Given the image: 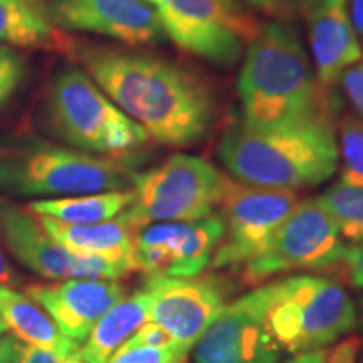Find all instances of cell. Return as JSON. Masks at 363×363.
<instances>
[{"instance_id":"6da1fadb","label":"cell","mask_w":363,"mask_h":363,"mask_svg":"<svg viewBox=\"0 0 363 363\" xmlns=\"http://www.w3.org/2000/svg\"><path fill=\"white\" fill-rule=\"evenodd\" d=\"M74 56L108 98L170 147L206 138L220 113V94L202 71L148 51L76 44Z\"/></svg>"},{"instance_id":"7a4b0ae2","label":"cell","mask_w":363,"mask_h":363,"mask_svg":"<svg viewBox=\"0 0 363 363\" xmlns=\"http://www.w3.org/2000/svg\"><path fill=\"white\" fill-rule=\"evenodd\" d=\"M242 125L272 130L318 115H335L337 99L320 84L291 21H272L247 45L239 74Z\"/></svg>"},{"instance_id":"3957f363","label":"cell","mask_w":363,"mask_h":363,"mask_svg":"<svg viewBox=\"0 0 363 363\" xmlns=\"http://www.w3.org/2000/svg\"><path fill=\"white\" fill-rule=\"evenodd\" d=\"M222 163L249 185L296 190L320 185L337 172L335 115H318L272 130L230 125L219 145Z\"/></svg>"},{"instance_id":"277c9868","label":"cell","mask_w":363,"mask_h":363,"mask_svg":"<svg viewBox=\"0 0 363 363\" xmlns=\"http://www.w3.org/2000/svg\"><path fill=\"white\" fill-rule=\"evenodd\" d=\"M281 350L296 355L326 348L357 326L350 294L337 281L301 274L246 294Z\"/></svg>"},{"instance_id":"5b68a950","label":"cell","mask_w":363,"mask_h":363,"mask_svg":"<svg viewBox=\"0 0 363 363\" xmlns=\"http://www.w3.org/2000/svg\"><path fill=\"white\" fill-rule=\"evenodd\" d=\"M44 113L54 135L86 153L125 157L148 140L147 131L74 65L62 66L54 74Z\"/></svg>"},{"instance_id":"8992f818","label":"cell","mask_w":363,"mask_h":363,"mask_svg":"<svg viewBox=\"0 0 363 363\" xmlns=\"http://www.w3.org/2000/svg\"><path fill=\"white\" fill-rule=\"evenodd\" d=\"M135 160L27 143L0 160V189L17 197L88 195L133 187Z\"/></svg>"},{"instance_id":"52a82bcc","label":"cell","mask_w":363,"mask_h":363,"mask_svg":"<svg viewBox=\"0 0 363 363\" xmlns=\"http://www.w3.org/2000/svg\"><path fill=\"white\" fill-rule=\"evenodd\" d=\"M224 174L201 157L175 153L133 177L135 202L123 216L136 229L153 222L199 220L217 214Z\"/></svg>"},{"instance_id":"ba28073f","label":"cell","mask_w":363,"mask_h":363,"mask_svg":"<svg viewBox=\"0 0 363 363\" xmlns=\"http://www.w3.org/2000/svg\"><path fill=\"white\" fill-rule=\"evenodd\" d=\"M165 35L182 51L229 67L262 30L238 0H153Z\"/></svg>"},{"instance_id":"9c48e42d","label":"cell","mask_w":363,"mask_h":363,"mask_svg":"<svg viewBox=\"0 0 363 363\" xmlns=\"http://www.w3.org/2000/svg\"><path fill=\"white\" fill-rule=\"evenodd\" d=\"M298 202L294 190L257 187L224 174L217 203L224 235L212 257V266L216 269H244L266 251Z\"/></svg>"},{"instance_id":"30bf717a","label":"cell","mask_w":363,"mask_h":363,"mask_svg":"<svg viewBox=\"0 0 363 363\" xmlns=\"http://www.w3.org/2000/svg\"><path fill=\"white\" fill-rule=\"evenodd\" d=\"M345 246L338 225L318 199L298 202L259 257L244 267L247 283H262L294 269H326L342 262Z\"/></svg>"},{"instance_id":"8fae6325","label":"cell","mask_w":363,"mask_h":363,"mask_svg":"<svg viewBox=\"0 0 363 363\" xmlns=\"http://www.w3.org/2000/svg\"><path fill=\"white\" fill-rule=\"evenodd\" d=\"M0 235L22 264L48 279L116 281L133 269L96 254L72 252L49 238L33 212L0 201Z\"/></svg>"},{"instance_id":"7c38bea8","label":"cell","mask_w":363,"mask_h":363,"mask_svg":"<svg viewBox=\"0 0 363 363\" xmlns=\"http://www.w3.org/2000/svg\"><path fill=\"white\" fill-rule=\"evenodd\" d=\"M224 235L219 214L199 220L153 222L136 233L138 269L169 278L199 276Z\"/></svg>"},{"instance_id":"4fadbf2b","label":"cell","mask_w":363,"mask_h":363,"mask_svg":"<svg viewBox=\"0 0 363 363\" xmlns=\"http://www.w3.org/2000/svg\"><path fill=\"white\" fill-rule=\"evenodd\" d=\"M43 12L56 29L104 35L128 48L167 39L157 7L148 0H51Z\"/></svg>"},{"instance_id":"5bb4252c","label":"cell","mask_w":363,"mask_h":363,"mask_svg":"<svg viewBox=\"0 0 363 363\" xmlns=\"http://www.w3.org/2000/svg\"><path fill=\"white\" fill-rule=\"evenodd\" d=\"M145 283L153 294L148 320L189 348L199 342L227 306L224 284L212 276L169 278L148 274Z\"/></svg>"},{"instance_id":"9a60e30c","label":"cell","mask_w":363,"mask_h":363,"mask_svg":"<svg viewBox=\"0 0 363 363\" xmlns=\"http://www.w3.org/2000/svg\"><path fill=\"white\" fill-rule=\"evenodd\" d=\"M195 363H279L281 348L246 296L227 305L194 345Z\"/></svg>"},{"instance_id":"2e32d148","label":"cell","mask_w":363,"mask_h":363,"mask_svg":"<svg viewBox=\"0 0 363 363\" xmlns=\"http://www.w3.org/2000/svg\"><path fill=\"white\" fill-rule=\"evenodd\" d=\"M33 301L45 310L57 330L76 345L83 343L98 320L125 294L116 281L71 279L27 288Z\"/></svg>"},{"instance_id":"e0dca14e","label":"cell","mask_w":363,"mask_h":363,"mask_svg":"<svg viewBox=\"0 0 363 363\" xmlns=\"http://www.w3.org/2000/svg\"><path fill=\"white\" fill-rule=\"evenodd\" d=\"M308 43L321 86L333 89L340 76L363 59V49L345 4L321 7L305 17Z\"/></svg>"},{"instance_id":"ac0fdd59","label":"cell","mask_w":363,"mask_h":363,"mask_svg":"<svg viewBox=\"0 0 363 363\" xmlns=\"http://www.w3.org/2000/svg\"><path fill=\"white\" fill-rule=\"evenodd\" d=\"M45 234L72 252L96 254L138 271L136 233L138 229L121 212L111 220L98 224H66L48 216H35Z\"/></svg>"},{"instance_id":"d6986e66","label":"cell","mask_w":363,"mask_h":363,"mask_svg":"<svg viewBox=\"0 0 363 363\" xmlns=\"http://www.w3.org/2000/svg\"><path fill=\"white\" fill-rule=\"evenodd\" d=\"M0 44L72 54L76 40L56 29L43 7L26 0H0Z\"/></svg>"},{"instance_id":"ffe728a7","label":"cell","mask_w":363,"mask_h":363,"mask_svg":"<svg viewBox=\"0 0 363 363\" xmlns=\"http://www.w3.org/2000/svg\"><path fill=\"white\" fill-rule=\"evenodd\" d=\"M152 299V289L147 283L130 296L121 298L99 318L81 348L96 362L108 363L113 353L148 321Z\"/></svg>"},{"instance_id":"44dd1931","label":"cell","mask_w":363,"mask_h":363,"mask_svg":"<svg viewBox=\"0 0 363 363\" xmlns=\"http://www.w3.org/2000/svg\"><path fill=\"white\" fill-rule=\"evenodd\" d=\"M0 316L7 328H11L22 342L44 348L59 357L69 355L79 347L67 340L51 318L40 311L29 298L6 286H0Z\"/></svg>"},{"instance_id":"7402d4cb","label":"cell","mask_w":363,"mask_h":363,"mask_svg":"<svg viewBox=\"0 0 363 363\" xmlns=\"http://www.w3.org/2000/svg\"><path fill=\"white\" fill-rule=\"evenodd\" d=\"M133 202L135 192L133 189H128L35 201L30 202L27 208L34 216H48L66 224L86 225L115 219Z\"/></svg>"},{"instance_id":"603a6c76","label":"cell","mask_w":363,"mask_h":363,"mask_svg":"<svg viewBox=\"0 0 363 363\" xmlns=\"http://www.w3.org/2000/svg\"><path fill=\"white\" fill-rule=\"evenodd\" d=\"M316 199L333 217L343 240L363 242V189L337 184Z\"/></svg>"},{"instance_id":"cb8c5ba5","label":"cell","mask_w":363,"mask_h":363,"mask_svg":"<svg viewBox=\"0 0 363 363\" xmlns=\"http://www.w3.org/2000/svg\"><path fill=\"white\" fill-rule=\"evenodd\" d=\"M338 158L342 160L340 184L363 189V120L355 113H345L338 123Z\"/></svg>"},{"instance_id":"d4e9b609","label":"cell","mask_w":363,"mask_h":363,"mask_svg":"<svg viewBox=\"0 0 363 363\" xmlns=\"http://www.w3.org/2000/svg\"><path fill=\"white\" fill-rule=\"evenodd\" d=\"M190 348L175 343L172 347H131L121 345L108 363H187Z\"/></svg>"},{"instance_id":"484cf974","label":"cell","mask_w":363,"mask_h":363,"mask_svg":"<svg viewBox=\"0 0 363 363\" xmlns=\"http://www.w3.org/2000/svg\"><path fill=\"white\" fill-rule=\"evenodd\" d=\"M26 76V61L12 45L0 44V110L9 103Z\"/></svg>"},{"instance_id":"4316f807","label":"cell","mask_w":363,"mask_h":363,"mask_svg":"<svg viewBox=\"0 0 363 363\" xmlns=\"http://www.w3.org/2000/svg\"><path fill=\"white\" fill-rule=\"evenodd\" d=\"M272 21H294L301 16V0H242Z\"/></svg>"},{"instance_id":"83f0119b","label":"cell","mask_w":363,"mask_h":363,"mask_svg":"<svg viewBox=\"0 0 363 363\" xmlns=\"http://www.w3.org/2000/svg\"><path fill=\"white\" fill-rule=\"evenodd\" d=\"M338 84L342 86V91L348 103L352 104L355 115L363 120V59L358 61L357 65L348 67L340 76Z\"/></svg>"},{"instance_id":"f1b7e54d","label":"cell","mask_w":363,"mask_h":363,"mask_svg":"<svg viewBox=\"0 0 363 363\" xmlns=\"http://www.w3.org/2000/svg\"><path fill=\"white\" fill-rule=\"evenodd\" d=\"M177 342L167 333L162 326L157 323H143L138 330L135 331L131 337L126 340L125 345H131V347H172Z\"/></svg>"},{"instance_id":"f546056e","label":"cell","mask_w":363,"mask_h":363,"mask_svg":"<svg viewBox=\"0 0 363 363\" xmlns=\"http://www.w3.org/2000/svg\"><path fill=\"white\" fill-rule=\"evenodd\" d=\"M342 264L353 288L363 289V242L352 244L345 249Z\"/></svg>"},{"instance_id":"4dcf8cb0","label":"cell","mask_w":363,"mask_h":363,"mask_svg":"<svg viewBox=\"0 0 363 363\" xmlns=\"http://www.w3.org/2000/svg\"><path fill=\"white\" fill-rule=\"evenodd\" d=\"M362 350V340L348 337L326 352L325 363H357V357Z\"/></svg>"},{"instance_id":"1f68e13d","label":"cell","mask_w":363,"mask_h":363,"mask_svg":"<svg viewBox=\"0 0 363 363\" xmlns=\"http://www.w3.org/2000/svg\"><path fill=\"white\" fill-rule=\"evenodd\" d=\"M61 358L56 353L34 347V345H21L17 348L16 363H61Z\"/></svg>"},{"instance_id":"d6a6232c","label":"cell","mask_w":363,"mask_h":363,"mask_svg":"<svg viewBox=\"0 0 363 363\" xmlns=\"http://www.w3.org/2000/svg\"><path fill=\"white\" fill-rule=\"evenodd\" d=\"M19 342L16 338H0V363H16Z\"/></svg>"},{"instance_id":"836d02e7","label":"cell","mask_w":363,"mask_h":363,"mask_svg":"<svg viewBox=\"0 0 363 363\" xmlns=\"http://www.w3.org/2000/svg\"><path fill=\"white\" fill-rule=\"evenodd\" d=\"M326 352H328L326 348H321V350L296 353V355H293L286 363H325Z\"/></svg>"},{"instance_id":"e575fe53","label":"cell","mask_w":363,"mask_h":363,"mask_svg":"<svg viewBox=\"0 0 363 363\" xmlns=\"http://www.w3.org/2000/svg\"><path fill=\"white\" fill-rule=\"evenodd\" d=\"M350 22L358 38L363 40V0H352Z\"/></svg>"},{"instance_id":"d590c367","label":"cell","mask_w":363,"mask_h":363,"mask_svg":"<svg viewBox=\"0 0 363 363\" xmlns=\"http://www.w3.org/2000/svg\"><path fill=\"white\" fill-rule=\"evenodd\" d=\"M337 4H347V0H301V16L306 17L316 9L337 6Z\"/></svg>"},{"instance_id":"8d00e7d4","label":"cell","mask_w":363,"mask_h":363,"mask_svg":"<svg viewBox=\"0 0 363 363\" xmlns=\"http://www.w3.org/2000/svg\"><path fill=\"white\" fill-rule=\"evenodd\" d=\"M16 283V274H13L12 267L4 257L2 251H0V284H13Z\"/></svg>"},{"instance_id":"74e56055","label":"cell","mask_w":363,"mask_h":363,"mask_svg":"<svg viewBox=\"0 0 363 363\" xmlns=\"http://www.w3.org/2000/svg\"><path fill=\"white\" fill-rule=\"evenodd\" d=\"M6 330H7V325L4 323L2 316H0V335H4V333H6Z\"/></svg>"},{"instance_id":"f35d334b","label":"cell","mask_w":363,"mask_h":363,"mask_svg":"<svg viewBox=\"0 0 363 363\" xmlns=\"http://www.w3.org/2000/svg\"><path fill=\"white\" fill-rule=\"evenodd\" d=\"M360 325H362V330H363V298L360 299Z\"/></svg>"},{"instance_id":"ab89813d","label":"cell","mask_w":363,"mask_h":363,"mask_svg":"<svg viewBox=\"0 0 363 363\" xmlns=\"http://www.w3.org/2000/svg\"><path fill=\"white\" fill-rule=\"evenodd\" d=\"M26 2H33L34 4V2H38V0H26Z\"/></svg>"},{"instance_id":"60d3db41","label":"cell","mask_w":363,"mask_h":363,"mask_svg":"<svg viewBox=\"0 0 363 363\" xmlns=\"http://www.w3.org/2000/svg\"><path fill=\"white\" fill-rule=\"evenodd\" d=\"M358 363H363V357H362V360H360V362H358Z\"/></svg>"},{"instance_id":"b9f144b4","label":"cell","mask_w":363,"mask_h":363,"mask_svg":"<svg viewBox=\"0 0 363 363\" xmlns=\"http://www.w3.org/2000/svg\"><path fill=\"white\" fill-rule=\"evenodd\" d=\"M148 2H153V0H148Z\"/></svg>"}]
</instances>
